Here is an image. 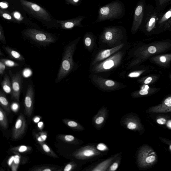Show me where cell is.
Returning <instances> with one entry per match:
<instances>
[{
    "mask_svg": "<svg viewBox=\"0 0 171 171\" xmlns=\"http://www.w3.org/2000/svg\"><path fill=\"white\" fill-rule=\"evenodd\" d=\"M86 18V16H79L77 17L65 20H57L58 28L63 30H70L76 27H84L82 22Z\"/></svg>",
    "mask_w": 171,
    "mask_h": 171,
    "instance_id": "8fae6325",
    "label": "cell"
},
{
    "mask_svg": "<svg viewBox=\"0 0 171 171\" xmlns=\"http://www.w3.org/2000/svg\"><path fill=\"white\" fill-rule=\"evenodd\" d=\"M139 93L141 95H146L148 93V90L145 89H141Z\"/></svg>",
    "mask_w": 171,
    "mask_h": 171,
    "instance_id": "7dc6e473",
    "label": "cell"
},
{
    "mask_svg": "<svg viewBox=\"0 0 171 171\" xmlns=\"http://www.w3.org/2000/svg\"><path fill=\"white\" fill-rule=\"evenodd\" d=\"M32 149V147L29 146L20 145L12 147L11 149V151L14 153H24L30 151Z\"/></svg>",
    "mask_w": 171,
    "mask_h": 171,
    "instance_id": "cb8c5ba5",
    "label": "cell"
},
{
    "mask_svg": "<svg viewBox=\"0 0 171 171\" xmlns=\"http://www.w3.org/2000/svg\"><path fill=\"white\" fill-rule=\"evenodd\" d=\"M156 122L158 124L163 125L166 124V119L163 118V117H161V118H158L156 120Z\"/></svg>",
    "mask_w": 171,
    "mask_h": 171,
    "instance_id": "ee69618b",
    "label": "cell"
},
{
    "mask_svg": "<svg viewBox=\"0 0 171 171\" xmlns=\"http://www.w3.org/2000/svg\"><path fill=\"white\" fill-rule=\"evenodd\" d=\"M1 85L4 91L7 94L11 93L12 85L11 80L9 76L6 74L3 81L1 83Z\"/></svg>",
    "mask_w": 171,
    "mask_h": 171,
    "instance_id": "d6986e66",
    "label": "cell"
},
{
    "mask_svg": "<svg viewBox=\"0 0 171 171\" xmlns=\"http://www.w3.org/2000/svg\"><path fill=\"white\" fill-rule=\"evenodd\" d=\"M125 33V28L122 26H109L103 28L100 39L103 43L112 45L122 40Z\"/></svg>",
    "mask_w": 171,
    "mask_h": 171,
    "instance_id": "5b68a950",
    "label": "cell"
},
{
    "mask_svg": "<svg viewBox=\"0 0 171 171\" xmlns=\"http://www.w3.org/2000/svg\"><path fill=\"white\" fill-rule=\"evenodd\" d=\"M139 123L135 121H129L127 123V128L131 130H136L139 128L140 125Z\"/></svg>",
    "mask_w": 171,
    "mask_h": 171,
    "instance_id": "d6a6232c",
    "label": "cell"
},
{
    "mask_svg": "<svg viewBox=\"0 0 171 171\" xmlns=\"http://www.w3.org/2000/svg\"><path fill=\"white\" fill-rule=\"evenodd\" d=\"M0 6H1V8H3V9H5L7 8L8 7L7 4L5 3H3V2H1L0 4Z\"/></svg>",
    "mask_w": 171,
    "mask_h": 171,
    "instance_id": "c3c4849f",
    "label": "cell"
},
{
    "mask_svg": "<svg viewBox=\"0 0 171 171\" xmlns=\"http://www.w3.org/2000/svg\"><path fill=\"white\" fill-rule=\"evenodd\" d=\"M140 75V73L137 72H133L129 73L128 77L130 78H135L139 77Z\"/></svg>",
    "mask_w": 171,
    "mask_h": 171,
    "instance_id": "f6af8a7d",
    "label": "cell"
},
{
    "mask_svg": "<svg viewBox=\"0 0 171 171\" xmlns=\"http://www.w3.org/2000/svg\"><path fill=\"white\" fill-rule=\"evenodd\" d=\"M0 41L3 44H6V40L3 28L1 24H0Z\"/></svg>",
    "mask_w": 171,
    "mask_h": 171,
    "instance_id": "d590c367",
    "label": "cell"
},
{
    "mask_svg": "<svg viewBox=\"0 0 171 171\" xmlns=\"http://www.w3.org/2000/svg\"><path fill=\"white\" fill-rule=\"evenodd\" d=\"M169 28H170V29H171V26Z\"/></svg>",
    "mask_w": 171,
    "mask_h": 171,
    "instance_id": "680465c9",
    "label": "cell"
},
{
    "mask_svg": "<svg viewBox=\"0 0 171 171\" xmlns=\"http://www.w3.org/2000/svg\"><path fill=\"white\" fill-rule=\"evenodd\" d=\"M40 120V117L39 116L34 117L33 119V121L34 122L38 123Z\"/></svg>",
    "mask_w": 171,
    "mask_h": 171,
    "instance_id": "f5cc1de1",
    "label": "cell"
},
{
    "mask_svg": "<svg viewBox=\"0 0 171 171\" xmlns=\"http://www.w3.org/2000/svg\"><path fill=\"white\" fill-rule=\"evenodd\" d=\"M96 148L97 150L101 151H105L108 149V148L107 146L103 143L98 144Z\"/></svg>",
    "mask_w": 171,
    "mask_h": 171,
    "instance_id": "8d00e7d4",
    "label": "cell"
},
{
    "mask_svg": "<svg viewBox=\"0 0 171 171\" xmlns=\"http://www.w3.org/2000/svg\"><path fill=\"white\" fill-rule=\"evenodd\" d=\"M162 13L153 5L146 6L145 15L140 28H144L147 32L153 31L156 29L158 20Z\"/></svg>",
    "mask_w": 171,
    "mask_h": 171,
    "instance_id": "52a82bcc",
    "label": "cell"
},
{
    "mask_svg": "<svg viewBox=\"0 0 171 171\" xmlns=\"http://www.w3.org/2000/svg\"><path fill=\"white\" fill-rule=\"evenodd\" d=\"M66 3L69 5L78 6L82 3V0H65Z\"/></svg>",
    "mask_w": 171,
    "mask_h": 171,
    "instance_id": "e575fe53",
    "label": "cell"
},
{
    "mask_svg": "<svg viewBox=\"0 0 171 171\" xmlns=\"http://www.w3.org/2000/svg\"><path fill=\"white\" fill-rule=\"evenodd\" d=\"M159 139L162 143L166 144V145H167L169 146L170 149L171 151V141H170L169 140L164 139V138L159 137Z\"/></svg>",
    "mask_w": 171,
    "mask_h": 171,
    "instance_id": "ab89813d",
    "label": "cell"
},
{
    "mask_svg": "<svg viewBox=\"0 0 171 171\" xmlns=\"http://www.w3.org/2000/svg\"><path fill=\"white\" fill-rule=\"evenodd\" d=\"M148 51L150 53H155L156 51V49L154 46H150L148 48Z\"/></svg>",
    "mask_w": 171,
    "mask_h": 171,
    "instance_id": "bcb514c9",
    "label": "cell"
},
{
    "mask_svg": "<svg viewBox=\"0 0 171 171\" xmlns=\"http://www.w3.org/2000/svg\"><path fill=\"white\" fill-rule=\"evenodd\" d=\"M124 53L122 51L114 53L108 58L96 65L93 69V72L95 73L107 71L118 66L122 59Z\"/></svg>",
    "mask_w": 171,
    "mask_h": 171,
    "instance_id": "ba28073f",
    "label": "cell"
},
{
    "mask_svg": "<svg viewBox=\"0 0 171 171\" xmlns=\"http://www.w3.org/2000/svg\"><path fill=\"white\" fill-rule=\"evenodd\" d=\"M9 74L11 82L12 98L17 102H19L22 85V72L18 71L16 73L14 74L11 70H9Z\"/></svg>",
    "mask_w": 171,
    "mask_h": 171,
    "instance_id": "30bf717a",
    "label": "cell"
},
{
    "mask_svg": "<svg viewBox=\"0 0 171 171\" xmlns=\"http://www.w3.org/2000/svg\"><path fill=\"white\" fill-rule=\"evenodd\" d=\"M124 44H122L112 48L102 50L99 53L96 55L95 58L92 62V65H94L98 62L105 60L110 57L115 53L117 52L124 46Z\"/></svg>",
    "mask_w": 171,
    "mask_h": 171,
    "instance_id": "9a60e30c",
    "label": "cell"
},
{
    "mask_svg": "<svg viewBox=\"0 0 171 171\" xmlns=\"http://www.w3.org/2000/svg\"><path fill=\"white\" fill-rule=\"evenodd\" d=\"M167 126L169 128H171V121H168L167 124Z\"/></svg>",
    "mask_w": 171,
    "mask_h": 171,
    "instance_id": "9f6ffc18",
    "label": "cell"
},
{
    "mask_svg": "<svg viewBox=\"0 0 171 171\" xmlns=\"http://www.w3.org/2000/svg\"><path fill=\"white\" fill-rule=\"evenodd\" d=\"M155 7L160 11L162 12L168 5H171V0H155Z\"/></svg>",
    "mask_w": 171,
    "mask_h": 171,
    "instance_id": "44dd1931",
    "label": "cell"
},
{
    "mask_svg": "<svg viewBox=\"0 0 171 171\" xmlns=\"http://www.w3.org/2000/svg\"><path fill=\"white\" fill-rule=\"evenodd\" d=\"M96 23L109 20H119L125 15L124 3L120 0H115L106 5L101 6L98 10Z\"/></svg>",
    "mask_w": 171,
    "mask_h": 171,
    "instance_id": "7a4b0ae2",
    "label": "cell"
},
{
    "mask_svg": "<svg viewBox=\"0 0 171 171\" xmlns=\"http://www.w3.org/2000/svg\"><path fill=\"white\" fill-rule=\"evenodd\" d=\"M158 156L153 148L148 145H145L140 149L138 156L139 166L146 169L151 167L157 163Z\"/></svg>",
    "mask_w": 171,
    "mask_h": 171,
    "instance_id": "8992f818",
    "label": "cell"
},
{
    "mask_svg": "<svg viewBox=\"0 0 171 171\" xmlns=\"http://www.w3.org/2000/svg\"><path fill=\"white\" fill-rule=\"evenodd\" d=\"M38 126L39 129H42L44 127V123L42 122H39L38 123Z\"/></svg>",
    "mask_w": 171,
    "mask_h": 171,
    "instance_id": "f907efd6",
    "label": "cell"
},
{
    "mask_svg": "<svg viewBox=\"0 0 171 171\" xmlns=\"http://www.w3.org/2000/svg\"><path fill=\"white\" fill-rule=\"evenodd\" d=\"M0 55H3V56H5V55H4L3 54V53H2L1 51H0Z\"/></svg>",
    "mask_w": 171,
    "mask_h": 171,
    "instance_id": "6f0895ef",
    "label": "cell"
},
{
    "mask_svg": "<svg viewBox=\"0 0 171 171\" xmlns=\"http://www.w3.org/2000/svg\"><path fill=\"white\" fill-rule=\"evenodd\" d=\"M26 124L25 118L22 113H20L18 117L12 133V137L14 140L20 139L25 131Z\"/></svg>",
    "mask_w": 171,
    "mask_h": 171,
    "instance_id": "4fadbf2b",
    "label": "cell"
},
{
    "mask_svg": "<svg viewBox=\"0 0 171 171\" xmlns=\"http://www.w3.org/2000/svg\"><path fill=\"white\" fill-rule=\"evenodd\" d=\"M20 157L18 155H16L14 157V162L11 165V168L12 171L17 170L19 166Z\"/></svg>",
    "mask_w": 171,
    "mask_h": 171,
    "instance_id": "836d02e7",
    "label": "cell"
},
{
    "mask_svg": "<svg viewBox=\"0 0 171 171\" xmlns=\"http://www.w3.org/2000/svg\"><path fill=\"white\" fill-rule=\"evenodd\" d=\"M145 0H140L136 5L131 27V32L135 33L140 28L143 22L146 7Z\"/></svg>",
    "mask_w": 171,
    "mask_h": 171,
    "instance_id": "9c48e42d",
    "label": "cell"
},
{
    "mask_svg": "<svg viewBox=\"0 0 171 171\" xmlns=\"http://www.w3.org/2000/svg\"><path fill=\"white\" fill-rule=\"evenodd\" d=\"M3 48L6 53L11 59L20 61H25V59L22 54L9 46H3Z\"/></svg>",
    "mask_w": 171,
    "mask_h": 171,
    "instance_id": "ac0fdd59",
    "label": "cell"
},
{
    "mask_svg": "<svg viewBox=\"0 0 171 171\" xmlns=\"http://www.w3.org/2000/svg\"><path fill=\"white\" fill-rule=\"evenodd\" d=\"M57 138L65 143H75L76 139L73 136L71 135H59Z\"/></svg>",
    "mask_w": 171,
    "mask_h": 171,
    "instance_id": "d4e9b609",
    "label": "cell"
},
{
    "mask_svg": "<svg viewBox=\"0 0 171 171\" xmlns=\"http://www.w3.org/2000/svg\"><path fill=\"white\" fill-rule=\"evenodd\" d=\"M119 167V164L116 162H114L110 167L109 170L111 171H116L118 169Z\"/></svg>",
    "mask_w": 171,
    "mask_h": 171,
    "instance_id": "7bdbcfd3",
    "label": "cell"
},
{
    "mask_svg": "<svg viewBox=\"0 0 171 171\" xmlns=\"http://www.w3.org/2000/svg\"><path fill=\"white\" fill-rule=\"evenodd\" d=\"M93 81L99 87L105 90H114L121 87V84L113 80L105 79L100 76L94 75Z\"/></svg>",
    "mask_w": 171,
    "mask_h": 171,
    "instance_id": "7c38bea8",
    "label": "cell"
},
{
    "mask_svg": "<svg viewBox=\"0 0 171 171\" xmlns=\"http://www.w3.org/2000/svg\"><path fill=\"white\" fill-rule=\"evenodd\" d=\"M25 11L49 28H59L57 20L49 12L40 6L26 0H19Z\"/></svg>",
    "mask_w": 171,
    "mask_h": 171,
    "instance_id": "6da1fadb",
    "label": "cell"
},
{
    "mask_svg": "<svg viewBox=\"0 0 171 171\" xmlns=\"http://www.w3.org/2000/svg\"><path fill=\"white\" fill-rule=\"evenodd\" d=\"M34 91L33 86L29 84L25 97L24 106L25 113L28 117L31 116L33 110Z\"/></svg>",
    "mask_w": 171,
    "mask_h": 171,
    "instance_id": "5bb4252c",
    "label": "cell"
},
{
    "mask_svg": "<svg viewBox=\"0 0 171 171\" xmlns=\"http://www.w3.org/2000/svg\"><path fill=\"white\" fill-rule=\"evenodd\" d=\"M63 121L68 126L71 127V128L78 129L79 128L80 126L79 124L75 121L69 120L68 119H63Z\"/></svg>",
    "mask_w": 171,
    "mask_h": 171,
    "instance_id": "1f68e13d",
    "label": "cell"
},
{
    "mask_svg": "<svg viewBox=\"0 0 171 171\" xmlns=\"http://www.w3.org/2000/svg\"><path fill=\"white\" fill-rule=\"evenodd\" d=\"M171 18V6L167 11L162 12L158 20L156 29L161 30L165 29L166 25Z\"/></svg>",
    "mask_w": 171,
    "mask_h": 171,
    "instance_id": "e0dca14e",
    "label": "cell"
},
{
    "mask_svg": "<svg viewBox=\"0 0 171 171\" xmlns=\"http://www.w3.org/2000/svg\"><path fill=\"white\" fill-rule=\"evenodd\" d=\"M41 146L42 149L47 155L55 158H58V157L55 152L49 147V146L45 143H39Z\"/></svg>",
    "mask_w": 171,
    "mask_h": 171,
    "instance_id": "484cf974",
    "label": "cell"
},
{
    "mask_svg": "<svg viewBox=\"0 0 171 171\" xmlns=\"http://www.w3.org/2000/svg\"><path fill=\"white\" fill-rule=\"evenodd\" d=\"M0 125L3 129H7L8 127V122L7 114L5 110L0 108Z\"/></svg>",
    "mask_w": 171,
    "mask_h": 171,
    "instance_id": "7402d4cb",
    "label": "cell"
},
{
    "mask_svg": "<svg viewBox=\"0 0 171 171\" xmlns=\"http://www.w3.org/2000/svg\"><path fill=\"white\" fill-rule=\"evenodd\" d=\"M171 26V18L169 20L168 22L166 24L165 28V29H166L170 27Z\"/></svg>",
    "mask_w": 171,
    "mask_h": 171,
    "instance_id": "816d5d0a",
    "label": "cell"
},
{
    "mask_svg": "<svg viewBox=\"0 0 171 171\" xmlns=\"http://www.w3.org/2000/svg\"><path fill=\"white\" fill-rule=\"evenodd\" d=\"M149 86L148 85H145V87H142L141 89H145V90H148L149 89Z\"/></svg>",
    "mask_w": 171,
    "mask_h": 171,
    "instance_id": "11a10c76",
    "label": "cell"
},
{
    "mask_svg": "<svg viewBox=\"0 0 171 171\" xmlns=\"http://www.w3.org/2000/svg\"><path fill=\"white\" fill-rule=\"evenodd\" d=\"M74 166V164L73 163H70L66 166L64 168V171H70L73 169Z\"/></svg>",
    "mask_w": 171,
    "mask_h": 171,
    "instance_id": "b9f144b4",
    "label": "cell"
},
{
    "mask_svg": "<svg viewBox=\"0 0 171 171\" xmlns=\"http://www.w3.org/2000/svg\"><path fill=\"white\" fill-rule=\"evenodd\" d=\"M48 134L46 131H41L36 134L35 135L36 139L39 143H44L47 139Z\"/></svg>",
    "mask_w": 171,
    "mask_h": 171,
    "instance_id": "f1b7e54d",
    "label": "cell"
},
{
    "mask_svg": "<svg viewBox=\"0 0 171 171\" xmlns=\"http://www.w3.org/2000/svg\"><path fill=\"white\" fill-rule=\"evenodd\" d=\"M25 38L35 44L46 46L56 42L57 37L54 34L34 28H28L22 31Z\"/></svg>",
    "mask_w": 171,
    "mask_h": 171,
    "instance_id": "277c9868",
    "label": "cell"
},
{
    "mask_svg": "<svg viewBox=\"0 0 171 171\" xmlns=\"http://www.w3.org/2000/svg\"><path fill=\"white\" fill-rule=\"evenodd\" d=\"M97 153V152L94 148L88 147L75 152L74 154V156L78 159H83L92 157Z\"/></svg>",
    "mask_w": 171,
    "mask_h": 171,
    "instance_id": "2e32d148",
    "label": "cell"
},
{
    "mask_svg": "<svg viewBox=\"0 0 171 171\" xmlns=\"http://www.w3.org/2000/svg\"><path fill=\"white\" fill-rule=\"evenodd\" d=\"M79 40V38L70 43L64 49L61 64L55 79V83H58L62 81L72 70L74 66L73 55Z\"/></svg>",
    "mask_w": 171,
    "mask_h": 171,
    "instance_id": "3957f363",
    "label": "cell"
},
{
    "mask_svg": "<svg viewBox=\"0 0 171 171\" xmlns=\"http://www.w3.org/2000/svg\"><path fill=\"white\" fill-rule=\"evenodd\" d=\"M0 61L3 62V63L5 64L6 66L7 67H17L20 66L19 64L9 59H0Z\"/></svg>",
    "mask_w": 171,
    "mask_h": 171,
    "instance_id": "4dcf8cb0",
    "label": "cell"
},
{
    "mask_svg": "<svg viewBox=\"0 0 171 171\" xmlns=\"http://www.w3.org/2000/svg\"><path fill=\"white\" fill-rule=\"evenodd\" d=\"M152 80V78L151 77H148L146 79L145 81V84H148L150 83Z\"/></svg>",
    "mask_w": 171,
    "mask_h": 171,
    "instance_id": "681fc988",
    "label": "cell"
},
{
    "mask_svg": "<svg viewBox=\"0 0 171 171\" xmlns=\"http://www.w3.org/2000/svg\"><path fill=\"white\" fill-rule=\"evenodd\" d=\"M162 107H171V97L166 98L164 101V104L160 105Z\"/></svg>",
    "mask_w": 171,
    "mask_h": 171,
    "instance_id": "74e56055",
    "label": "cell"
},
{
    "mask_svg": "<svg viewBox=\"0 0 171 171\" xmlns=\"http://www.w3.org/2000/svg\"><path fill=\"white\" fill-rule=\"evenodd\" d=\"M112 158H110V159L105 161L99 164L98 166H97L92 170L94 171L105 170L109 166V165L110 163L112 161Z\"/></svg>",
    "mask_w": 171,
    "mask_h": 171,
    "instance_id": "4316f807",
    "label": "cell"
},
{
    "mask_svg": "<svg viewBox=\"0 0 171 171\" xmlns=\"http://www.w3.org/2000/svg\"><path fill=\"white\" fill-rule=\"evenodd\" d=\"M160 60L162 62L164 63L166 61V58L164 56H162L160 57Z\"/></svg>",
    "mask_w": 171,
    "mask_h": 171,
    "instance_id": "db71d44e",
    "label": "cell"
},
{
    "mask_svg": "<svg viewBox=\"0 0 171 171\" xmlns=\"http://www.w3.org/2000/svg\"><path fill=\"white\" fill-rule=\"evenodd\" d=\"M104 120L105 118L104 117L99 116L96 119L95 122L97 125H100L104 122Z\"/></svg>",
    "mask_w": 171,
    "mask_h": 171,
    "instance_id": "60d3db41",
    "label": "cell"
},
{
    "mask_svg": "<svg viewBox=\"0 0 171 171\" xmlns=\"http://www.w3.org/2000/svg\"><path fill=\"white\" fill-rule=\"evenodd\" d=\"M0 103L4 109L7 112L10 113L11 109L9 103L5 93L2 91H0Z\"/></svg>",
    "mask_w": 171,
    "mask_h": 171,
    "instance_id": "ffe728a7",
    "label": "cell"
},
{
    "mask_svg": "<svg viewBox=\"0 0 171 171\" xmlns=\"http://www.w3.org/2000/svg\"><path fill=\"white\" fill-rule=\"evenodd\" d=\"M93 34L91 32L86 33L84 36V42L86 47L89 49L92 48L93 43L94 42Z\"/></svg>",
    "mask_w": 171,
    "mask_h": 171,
    "instance_id": "603a6c76",
    "label": "cell"
},
{
    "mask_svg": "<svg viewBox=\"0 0 171 171\" xmlns=\"http://www.w3.org/2000/svg\"><path fill=\"white\" fill-rule=\"evenodd\" d=\"M58 168L55 167L42 166L32 169V171H58Z\"/></svg>",
    "mask_w": 171,
    "mask_h": 171,
    "instance_id": "83f0119b",
    "label": "cell"
},
{
    "mask_svg": "<svg viewBox=\"0 0 171 171\" xmlns=\"http://www.w3.org/2000/svg\"><path fill=\"white\" fill-rule=\"evenodd\" d=\"M6 66L3 62L0 61V74L1 76L3 75L5 73L6 69Z\"/></svg>",
    "mask_w": 171,
    "mask_h": 171,
    "instance_id": "f35d334b",
    "label": "cell"
},
{
    "mask_svg": "<svg viewBox=\"0 0 171 171\" xmlns=\"http://www.w3.org/2000/svg\"><path fill=\"white\" fill-rule=\"evenodd\" d=\"M0 14L2 17L5 18V19L10 20L11 22H17L15 18L8 11H4L1 9L0 10Z\"/></svg>",
    "mask_w": 171,
    "mask_h": 171,
    "instance_id": "f546056e",
    "label": "cell"
}]
</instances>
